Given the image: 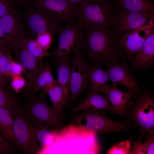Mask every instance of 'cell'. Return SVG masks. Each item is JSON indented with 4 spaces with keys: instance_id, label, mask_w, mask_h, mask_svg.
Here are the masks:
<instances>
[{
    "instance_id": "obj_1",
    "label": "cell",
    "mask_w": 154,
    "mask_h": 154,
    "mask_svg": "<svg viewBox=\"0 0 154 154\" xmlns=\"http://www.w3.org/2000/svg\"><path fill=\"white\" fill-rule=\"evenodd\" d=\"M85 29L81 49L92 63L91 65L101 66L106 63L119 62L124 52L118 37L109 26L101 29Z\"/></svg>"
},
{
    "instance_id": "obj_2",
    "label": "cell",
    "mask_w": 154,
    "mask_h": 154,
    "mask_svg": "<svg viewBox=\"0 0 154 154\" xmlns=\"http://www.w3.org/2000/svg\"><path fill=\"white\" fill-rule=\"evenodd\" d=\"M116 13L110 0H84L79 5L76 17L85 28L101 29L110 26Z\"/></svg>"
},
{
    "instance_id": "obj_3",
    "label": "cell",
    "mask_w": 154,
    "mask_h": 154,
    "mask_svg": "<svg viewBox=\"0 0 154 154\" xmlns=\"http://www.w3.org/2000/svg\"><path fill=\"white\" fill-rule=\"evenodd\" d=\"M106 110L82 112L78 114L77 123L79 126L98 133L109 135L117 133H128L136 126L130 120H113L106 114Z\"/></svg>"
},
{
    "instance_id": "obj_4",
    "label": "cell",
    "mask_w": 154,
    "mask_h": 154,
    "mask_svg": "<svg viewBox=\"0 0 154 154\" xmlns=\"http://www.w3.org/2000/svg\"><path fill=\"white\" fill-rule=\"evenodd\" d=\"M127 110L125 117L139 128L141 141L144 133L154 130V98L148 91L141 92Z\"/></svg>"
},
{
    "instance_id": "obj_5",
    "label": "cell",
    "mask_w": 154,
    "mask_h": 154,
    "mask_svg": "<svg viewBox=\"0 0 154 154\" xmlns=\"http://www.w3.org/2000/svg\"><path fill=\"white\" fill-rule=\"evenodd\" d=\"M59 33L58 44L50 56L55 61L68 57L71 54L81 49L85 35V28L78 19L68 23Z\"/></svg>"
},
{
    "instance_id": "obj_6",
    "label": "cell",
    "mask_w": 154,
    "mask_h": 154,
    "mask_svg": "<svg viewBox=\"0 0 154 154\" xmlns=\"http://www.w3.org/2000/svg\"><path fill=\"white\" fill-rule=\"evenodd\" d=\"M47 95L42 91L39 96H33L21 109L33 125L42 124L51 127H60L62 119L55 115L53 108L48 104L45 98Z\"/></svg>"
},
{
    "instance_id": "obj_7",
    "label": "cell",
    "mask_w": 154,
    "mask_h": 154,
    "mask_svg": "<svg viewBox=\"0 0 154 154\" xmlns=\"http://www.w3.org/2000/svg\"><path fill=\"white\" fill-rule=\"evenodd\" d=\"M11 111L14 119L13 133L18 147L25 154L38 153L41 148L34 135L32 125L18 105Z\"/></svg>"
},
{
    "instance_id": "obj_8",
    "label": "cell",
    "mask_w": 154,
    "mask_h": 154,
    "mask_svg": "<svg viewBox=\"0 0 154 154\" xmlns=\"http://www.w3.org/2000/svg\"><path fill=\"white\" fill-rule=\"evenodd\" d=\"M36 9L55 24L68 22L76 17L78 5L66 0H35Z\"/></svg>"
},
{
    "instance_id": "obj_9",
    "label": "cell",
    "mask_w": 154,
    "mask_h": 154,
    "mask_svg": "<svg viewBox=\"0 0 154 154\" xmlns=\"http://www.w3.org/2000/svg\"><path fill=\"white\" fill-rule=\"evenodd\" d=\"M154 18V13H146L119 10L116 13L110 25L117 37L124 33L140 28Z\"/></svg>"
},
{
    "instance_id": "obj_10",
    "label": "cell",
    "mask_w": 154,
    "mask_h": 154,
    "mask_svg": "<svg viewBox=\"0 0 154 154\" xmlns=\"http://www.w3.org/2000/svg\"><path fill=\"white\" fill-rule=\"evenodd\" d=\"M71 69L69 98L76 99L87 86L89 64L79 50L74 53L71 60Z\"/></svg>"
},
{
    "instance_id": "obj_11",
    "label": "cell",
    "mask_w": 154,
    "mask_h": 154,
    "mask_svg": "<svg viewBox=\"0 0 154 154\" xmlns=\"http://www.w3.org/2000/svg\"><path fill=\"white\" fill-rule=\"evenodd\" d=\"M15 54L24 68L26 82L25 94L29 98L31 97L32 87L43 64L38 61L28 50L25 37L21 40L19 48Z\"/></svg>"
},
{
    "instance_id": "obj_12",
    "label": "cell",
    "mask_w": 154,
    "mask_h": 154,
    "mask_svg": "<svg viewBox=\"0 0 154 154\" xmlns=\"http://www.w3.org/2000/svg\"><path fill=\"white\" fill-rule=\"evenodd\" d=\"M105 64L109 80L112 83L124 86L135 93L138 97L139 96L141 93L139 86L130 72L126 62H123L121 64L117 62L106 63Z\"/></svg>"
},
{
    "instance_id": "obj_13",
    "label": "cell",
    "mask_w": 154,
    "mask_h": 154,
    "mask_svg": "<svg viewBox=\"0 0 154 154\" xmlns=\"http://www.w3.org/2000/svg\"><path fill=\"white\" fill-rule=\"evenodd\" d=\"M117 85L112 83L108 86L104 91L103 94L107 96L111 104L113 114H116L118 117H125L128 110L133 102V98L138 97L134 92L129 90L124 91L118 89Z\"/></svg>"
},
{
    "instance_id": "obj_14",
    "label": "cell",
    "mask_w": 154,
    "mask_h": 154,
    "mask_svg": "<svg viewBox=\"0 0 154 154\" xmlns=\"http://www.w3.org/2000/svg\"><path fill=\"white\" fill-rule=\"evenodd\" d=\"M154 26V18L145 25L127 31L119 37L120 44L129 60L140 51L149 35L142 36L141 33L146 29Z\"/></svg>"
},
{
    "instance_id": "obj_15",
    "label": "cell",
    "mask_w": 154,
    "mask_h": 154,
    "mask_svg": "<svg viewBox=\"0 0 154 154\" xmlns=\"http://www.w3.org/2000/svg\"><path fill=\"white\" fill-rule=\"evenodd\" d=\"M0 23L11 49L15 54L21 40L24 37L22 22L15 12L0 17Z\"/></svg>"
},
{
    "instance_id": "obj_16",
    "label": "cell",
    "mask_w": 154,
    "mask_h": 154,
    "mask_svg": "<svg viewBox=\"0 0 154 154\" xmlns=\"http://www.w3.org/2000/svg\"><path fill=\"white\" fill-rule=\"evenodd\" d=\"M108 96L98 92L90 91L84 98L72 109L74 112L78 111H108L112 113V109Z\"/></svg>"
},
{
    "instance_id": "obj_17",
    "label": "cell",
    "mask_w": 154,
    "mask_h": 154,
    "mask_svg": "<svg viewBox=\"0 0 154 154\" xmlns=\"http://www.w3.org/2000/svg\"><path fill=\"white\" fill-rule=\"evenodd\" d=\"M131 68L138 70L153 64L154 62V31L147 37L140 51L129 60Z\"/></svg>"
},
{
    "instance_id": "obj_18",
    "label": "cell",
    "mask_w": 154,
    "mask_h": 154,
    "mask_svg": "<svg viewBox=\"0 0 154 154\" xmlns=\"http://www.w3.org/2000/svg\"><path fill=\"white\" fill-rule=\"evenodd\" d=\"M27 23L30 29L37 35L46 32L53 34L58 30L59 26L54 23L37 9L30 13L27 18Z\"/></svg>"
},
{
    "instance_id": "obj_19",
    "label": "cell",
    "mask_w": 154,
    "mask_h": 154,
    "mask_svg": "<svg viewBox=\"0 0 154 154\" xmlns=\"http://www.w3.org/2000/svg\"><path fill=\"white\" fill-rule=\"evenodd\" d=\"M88 80L90 91L100 92L103 94L104 91L109 86L110 81L107 70L101 66L89 64Z\"/></svg>"
},
{
    "instance_id": "obj_20",
    "label": "cell",
    "mask_w": 154,
    "mask_h": 154,
    "mask_svg": "<svg viewBox=\"0 0 154 154\" xmlns=\"http://www.w3.org/2000/svg\"><path fill=\"white\" fill-rule=\"evenodd\" d=\"M56 61L58 76L57 82L62 88L67 101L70 94L71 69V61L68 57L61 58Z\"/></svg>"
},
{
    "instance_id": "obj_21",
    "label": "cell",
    "mask_w": 154,
    "mask_h": 154,
    "mask_svg": "<svg viewBox=\"0 0 154 154\" xmlns=\"http://www.w3.org/2000/svg\"><path fill=\"white\" fill-rule=\"evenodd\" d=\"M119 10L146 13H154V4L150 0H116Z\"/></svg>"
},
{
    "instance_id": "obj_22",
    "label": "cell",
    "mask_w": 154,
    "mask_h": 154,
    "mask_svg": "<svg viewBox=\"0 0 154 154\" xmlns=\"http://www.w3.org/2000/svg\"><path fill=\"white\" fill-rule=\"evenodd\" d=\"M42 91L49 96L55 115L62 119L63 117V107L67 101L62 87L57 84L47 87Z\"/></svg>"
},
{
    "instance_id": "obj_23",
    "label": "cell",
    "mask_w": 154,
    "mask_h": 154,
    "mask_svg": "<svg viewBox=\"0 0 154 154\" xmlns=\"http://www.w3.org/2000/svg\"><path fill=\"white\" fill-rule=\"evenodd\" d=\"M52 75L50 65L48 62L43 65L38 73L32 87L31 97L40 90L57 84ZM30 97V98H31Z\"/></svg>"
},
{
    "instance_id": "obj_24",
    "label": "cell",
    "mask_w": 154,
    "mask_h": 154,
    "mask_svg": "<svg viewBox=\"0 0 154 154\" xmlns=\"http://www.w3.org/2000/svg\"><path fill=\"white\" fill-rule=\"evenodd\" d=\"M14 121L11 110L0 107V131L6 139L18 147L13 133Z\"/></svg>"
},
{
    "instance_id": "obj_25",
    "label": "cell",
    "mask_w": 154,
    "mask_h": 154,
    "mask_svg": "<svg viewBox=\"0 0 154 154\" xmlns=\"http://www.w3.org/2000/svg\"><path fill=\"white\" fill-rule=\"evenodd\" d=\"M32 125L34 135L43 147H46L53 143L56 139V134L51 127L42 124Z\"/></svg>"
},
{
    "instance_id": "obj_26",
    "label": "cell",
    "mask_w": 154,
    "mask_h": 154,
    "mask_svg": "<svg viewBox=\"0 0 154 154\" xmlns=\"http://www.w3.org/2000/svg\"><path fill=\"white\" fill-rule=\"evenodd\" d=\"M25 41L28 50L38 61L42 62L45 57L50 56L51 53L44 50L36 40L25 37Z\"/></svg>"
},
{
    "instance_id": "obj_27",
    "label": "cell",
    "mask_w": 154,
    "mask_h": 154,
    "mask_svg": "<svg viewBox=\"0 0 154 154\" xmlns=\"http://www.w3.org/2000/svg\"><path fill=\"white\" fill-rule=\"evenodd\" d=\"M11 49L7 50L0 59V84L6 85L9 76V69L11 60Z\"/></svg>"
},
{
    "instance_id": "obj_28",
    "label": "cell",
    "mask_w": 154,
    "mask_h": 154,
    "mask_svg": "<svg viewBox=\"0 0 154 154\" xmlns=\"http://www.w3.org/2000/svg\"><path fill=\"white\" fill-rule=\"evenodd\" d=\"M18 105L17 101L6 85L0 84V107L11 110Z\"/></svg>"
},
{
    "instance_id": "obj_29",
    "label": "cell",
    "mask_w": 154,
    "mask_h": 154,
    "mask_svg": "<svg viewBox=\"0 0 154 154\" xmlns=\"http://www.w3.org/2000/svg\"><path fill=\"white\" fill-rule=\"evenodd\" d=\"M131 141L129 139L114 144L107 152L108 154H129L131 151Z\"/></svg>"
},
{
    "instance_id": "obj_30",
    "label": "cell",
    "mask_w": 154,
    "mask_h": 154,
    "mask_svg": "<svg viewBox=\"0 0 154 154\" xmlns=\"http://www.w3.org/2000/svg\"><path fill=\"white\" fill-rule=\"evenodd\" d=\"M53 34L46 32L37 35L36 40L39 45L45 50L50 47L53 40Z\"/></svg>"
},
{
    "instance_id": "obj_31",
    "label": "cell",
    "mask_w": 154,
    "mask_h": 154,
    "mask_svg": "<svg viewBox=\"0 0 154 154\" xmlns=\"http://www.w3.org/2000/svg\"><path fill=\"white\" fill-rule=\"evenodd\" d=\"M13 145L0 132V154H13L17 153Z\"/></svg>"
},
{
    "instance_id": "obj_32",
    "label": "cell",
    "mask_w": 154,
    "mask_h": 154,
    "mask_svg": "<svg viewBox=\"0 0 154 154\" xmlns=\"http://www.w3.org/2000/svg\"><path fill=\"white\" fill-rule=\"evenodd\" d=\"M11 78V86L17 93L19 92L26 87V80L21 75L13 76Z\"/></svg>"
},
{
    "instance_id": "obj_33",
    "label": "cell",
    "mask_w": 154,
    "mask_h": 154,
    "mask_svg": "<svg viewBox=\"0 0 154 154\" xmlns=\"http://www.w3.org/2000/svg\"><path fill=\"white\" fill-rule=\"evenodd\" d=\"M15 12V9L9 0H0V17L8 14Z\"/></svg>"
},
{
    "instance_id": "obj_34",
    "label": "cell",
    "mask_w": 154,
    "mask_h": 154,
    "mask_svg": "<svg viewBox=\"0 0 154 154\" xmlns=\"http://www.w3.org/2000/svg\"><path fill=\"white\" fill-rule=\"evenodd\" d=\"M24 68L20 62H15L12 59L9 69V76L10 78L18 76L21 75L24 73Z\"/></svg>"
},
{
    "instance_id": "obj_35",
    "label": "cell",
    "mask_w": 154,
    "mask_h": 154,
    "mask_svg": "<svg viewBox=\"0 0 154 154\" xmlns=\"http://www.w3.org/2000/svg\"><path fill=\"white\" fill-rule=\"evenodd\" d=\"M146 154L154 153V130L148 132L147 139L143 143Z\"/></svg>"
},
{
    "instance_id": "obj_36",
    "label": "cell",
    "mask_w": 154,
    "mask_h": 154,
    "mask_svg": "<svg viewBox=\"0 0 154 154\" xmlns=\"http://www.w3.org/2000/svg\"><path fill=\"white\" fill-rule=\"evenodd\" d=\"M133 142V146L129 154H146L143 143L138 140Z\"/></svg>"
},
{
    "instance_id": "obj_37",
    "label": "cell",
    "mask_w": 154,
    "mask_h": 154,
    "mask_svg": "<svg viewBox=\"0 0 154 154\" xmlns=\"http://www.w3.org/2000/svg\"><path fill=\"white\" fill-rule=\"evenodd\" d=\"M0 46L4 48H11L10 46L8 40L3 32L0 23Z\"/></svg>"
},
{
    "instance_id": "obj_38",
    "label": "cell",
    "mask_w": 154,
    "mask_h": 154,
    "mask_svg": "<svg viewBox=\"0 0 154 154\" xmlns=\"http://www.w3.org/2000/svg\"><path fill=\"white\" fill-rule=\"evenodd\" d=\"M67 1L74 4L80 5L84 0H66Z\"/></svg>"
},
{
    "instance_id": "obj_39",
    "label": "cell",
    "mask_w": 154,
    "mask_h": 154,
    "mask_svg": "<svg viewBox=\"0 0 154 154\" xmlns=\"http://www.w3.org/2000/svg\"><path fill=\"white\" fill-rule=\"evenodd\" d=\"M11 48H4L0 46V59L4 53L5 51L7 49Z\"/></svg>"
},
{
    "instance_id": "obj_40",
    "label": "cell",
    "mask_w": 154,
    "mask_h": 154,
    "mask_svg": "<svg viewBox=\"0 0 154 154\" xmlns=\"http://www.w3.org/2000/svg\"><path fill=\"white\" fill-rule=\"evenodd\" d=\"M25 0H12V1H25Z\"/></svg>"
},
{
    "instance_id": "obj_41",
    "label": "cell",
    "mask_w": 154,
    "mask_h": 154,
    "mask_svg": "<svg viewBox=\"0 0 154 154\" xmlns=\"http://www.w3.org/2000/svg\"><path fill=\"white\" fill-rule=\"evenodd\" d=\"M151 1H154V0H151Z\"/></svg>"
}]
</instances>
